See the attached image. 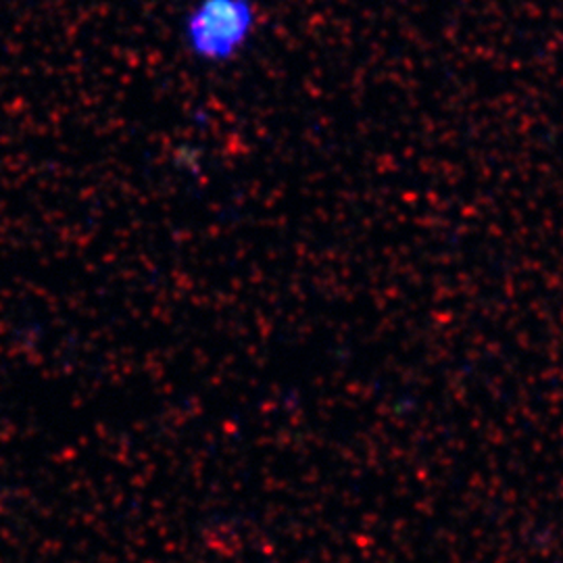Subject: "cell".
<instances>
[{
  "mask_svg": "<svg viewBox=\"0 0 563 563\" xmlns=\"http://www.w3.org/2000/svg\"><path fill=\"white\" fill-rule=\"evenodd\" d=\"M255 0H192L181 18V44L201 65L222 67L239 59L260 27Z\"/></svg>",
  "mask_w": 563,
  "mask_h": 563,
  "instance_id": "1",
  "label": "cell"
}]
</instances>
